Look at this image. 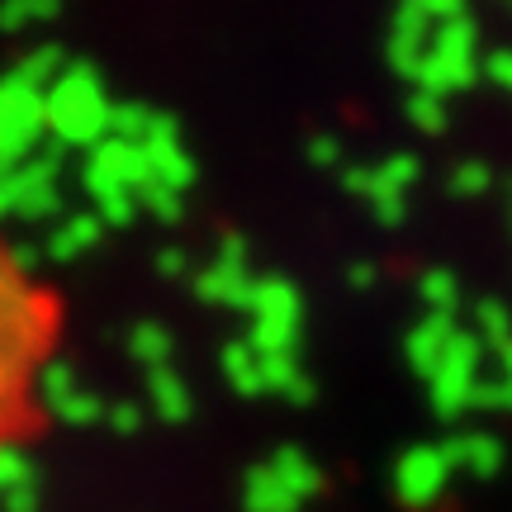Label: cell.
<instances>
[{
	"mask_svg": "<svg viewBox=\"0 0 512 512\" xmlns=\"http://www.w3.org/2000/svg\"><path fill=\"white\" fill-rule=\"evenodd\" d=\"M57 299L34 275V252L0 238V451L19 446L43 418L38 375L53 361Z\"/></svg>",
	"mask_w": 512,
	"mask_h": 512,
	"instance_id": "6da1fadb",
	"label": "cell"
},
{
	"mask_svg": "<svg viewBox=\"0 0 512 512\" xmlns=\"http://www.w3.org/2000/svg\"><path fill=\"white\" fill-rule=\"evenodd\" d=\"M43 100H48V143L91 152L110 138L114 100L91 62H67V72L57 76Z\"/></svg>",
	"mask_w": 512,
	"mask_h": 512,
	"instance_id": "7a4b0ae2",
	"label": "cell"
},
{
	"mask_svg": "<svg viewBox=\"0 0 512 512\" xmlns=\"http://www.w3.org/2000/svg\"><path fill=\"white\" fill-rule=\"evenodd\" d=\"M475 76H484V57H479V24L470 15L441 24L437 34L427 38V53H422L418 81L413 91L427 95H460L475 86Z\"/></svg>",
	"mask_w": 512,
	"mask_h": 512,
	"instance_id": "3957f363",
	"label": "cell"
},
{
	"mask_svg": "<svg viewBox=\"0 0 512 512\" xmlns=\"http://www.w3.org/2000/svg\"><path fill=\"white\" fill-rule=\"evenodd\" d=\"M304 337V294L285 275H256L247 309V342L256 356H294Z\"/></svg>",
	"mask_w": 512,
	"mask_h": 512,
	"instance_id": "277c9868",
	"label": "cell"
},
{
	"mask_svg": "<svg viewBox=\"0 0 512 512\" xmlns=\"http://www.w3.org/2000/svg\"><path fill=\"white\" fill-rule=\"evenodd\" d=\"M323 489V470L313 465L299 446H280L266 465L247 475V512H299L313 494Z\"/></svg>",
	"mask_w": 512,
	"mask_h": 512,
	"instance_id": "5b68a950",
	"label": "cell"
},
{
	"mask_svg": "<svg viewBox=\"0 0 512 512\" xmlns=\"http://www.w3.org/2000/svg\"><path fill=\"white\" fill-rule=\"evenodd\" d=\"M484 380V342L475 337V328H460L451 337L446 356L437 361V370L427 375V403L437 418H460L475 408V389Z\"/></svg>",
	"mask_w": 512,
	"mask_h": 512,
	"instance_id": "8992f818",
	"label": "cell"
},
{
	"mask_svg": "<svg viewBox=\"0 0 512 512\" xmlns=\"http://www.w3.org/2000/svg\"><path fill=\"white\" fill-rule=\"evenodd\" d=\"M43 138H48V100L5 72L0 76V171H15L24 157H34Z\"/></svg>",
	"mask_w": 512,
	"mask_h": 512,
	"instance_id": "52a82bcc",
	"label": "cell"
},
{
	"mask_svg": "<svg viewBox=\"0 0 512 512\" xmlns=\"http://www.w3.org/2000/svg\"><path fill=\"white\" fill-rule=\"evenodd\" d=\"M195 294L204 304H219V309H252V294H256V275L247 266V238L242 233H223L219 256L195 271Z\"/></svg>",
	"mask_w": 512,
	"mask_h": 512,
	"instance_id": "ba28073f",
	"label": "cell"
},
{
	"mask_svg": "<svg viewBox=\"0 0 512 512\" xmlns=\"http://www.w3.org/2000/svg\"><path fill=\"white\" fill-rule=\"evenodd\" d=\"M418 181H422V162L413 152H389L384 162H370L366 190H361L370 219L380 223V228H399L408 219V190Z\"/></svg>",
	"mask_w": 512,
	"mask_h": 512,
	"instance_id": "9c48e42d",
	"label": "cell"
},
{
	"mask_svg": "<svg viewBox=\"0 0 512 512\" xmlns=\"http://www.w3.org/2000/svg\"><path fill=\"white\" fill-rule=\"evenodd\" d=\"M451 475H456V465L446 456V446H432V441L408 446L394 460V498H399L403 508H432L446 494Z\"/></svg>",
	"mask_w": 512,
	"mask_h": 512,
	"instance_id": "30bf717a",
	"label": "cell"
},
{
	"mask_svg": "<svg viewBox=\"0 0 512 512\" xmlns=\"http://www.w3.org/2000/svg\"><path fill=\"white\" fill-rule=\"evenodd\" d=\"M38 403H43V413L72 422V427L105 418V403H100L91 389L81 384L76 366H72V361H62V356H53V361L43 366V375H38Z\"/></svg>",
	"mask_w": 512,
	"mask_h": 512,
	"instance_id": "8fae6325",
	"label": "cell"
},
{
	"mask_svg": "<svg viewBox=\"0 0 512 512\" xmlns=\"http://www.w3.org/2000/svg\"><path fill=\"white\" fill-rule=\"evenodd\" d=\"M143 152H147V166H152V181L171 185L176 195H185V190L195 185V176H200V171H195V157H190L181 143V124L162 110H157L152 133L143 138Z\"/></svg>",
	"mask_w": 512,
	"mask_h": 512,
	"instance_id": "7c38bea8",
	"label": "cell"
},
{
	"mask_svg": "<svg viewBox=\"0 0 512 512\" xmlns=\"http://www.w3.org/2000/svg\"><path fill=\"white\" fill-rule=\"evenodd\" d=\"M86 171L105 176V181L128 185L133 195H138V190H143V185L152 181L147 152H143L138 143H124V138H105L100 147H91V152H86Z\"/></svg>",
	"mask_w": 512,
	"mask_h": 512,
	"instance_id": "4fadbf2b",
	"label": "cell"
},
{
	"mask_svg": "<svg viewBox=\"0 0 512 512\" xmlns=\"http://www.w3.org/2000/svg\"><path fill=\"white\" fill-rule=\"evenodd\" d=\"M456 332H460L456 318H441V313H427L422 323H413L408 337H403V361H408V370L427 380V375L437 370V361L446 356V347H451Z\"/></svg>",
	"mask_w": 512,
	"mask_h": 512,
	"instance_id": "5bb4252c",
	"label": "cell"
},
{
	"mask_svg": "<svg viewBox=\"0 0 512 512\" xmlns=\"http://www.w3.org/2000/svg\"><path fill=\"white\" fill-rule=\"evenodd\" d=\"M446 456L456 465V475L489 479L503 470V441L489 437V432H456V437L446 441Z\"/></svg>",
	"mask_w": 512,
	"mask_h": 512,
	"instance_id": "9a60e30c",
	"label": "cell"
},
{
	"mask_svg": "<svg viewBox=\"0 0 512 512\" xmlns=\"http://www.w3.org/2000/svg\"><path fill=\"white\" fill-rule=\"evenodd\" d=\"M81 185H86V195L95 204V219L105 223V228H128V223L138 219V195L119 181H105V176H95L81 166Z\"/></svg>",
	"mask_w": 512,
	"mask_h": 512,
	"instance_id": "2e32d148",
	"label": "cell"
},
{
	"mask_svg": "<svg viewBox=\"0 0 512 512\" xmlns=\"http://www.w3.org/2000/svg\"><path fill=\"white\" fill-rule=\"evenodd\" d=\"M100 238H105V223L95 219V209H81V214L57 219L53 238H48V256H53V261H76V256L95 252Z\"/></svg>",
	"mask_w": 512,
	"mask_h": 512,
	"instance_id": "e0dca14e",
	"label": "cell"
},
{
	"mask_svg": "<svg viewBox=\"0 0 512 512\" xmlns=\"http://www.w3.org/2000/svg\"><path fill=\"white\" fill-rule=\"evenodd\" d=\"M128 356L138 361V366H147V375L152 370L171 366V356H176V337H171V328L166 323H157V318H143V323H133L124 337Z\"/></svg>",
	"mask_w": 512,
	"mask_h": 512,
	"instance_id": "ac0fdd59",
	"label": "cell"
},
{
	"mask_svg": "<svg viewBox=\"0 0 512 512\" xmlns=\"http://www.w3.org/2000/svg\"><path fill=\"white\" fill-rule=\"evenodd\" d=\"M219 366H223V380L233 384V394H242V399L266 394V380H261V356L252 351L247 337H233V342L219 351Z\"/></svg>",
	"mask_w": 512,
	"mask_h": 512,
	"instance_id": "d6986e66",
	"label": "cell"
},
{
	"mask_svg": "<svg viewBox=\"0 0 512 512\" xmlns=\"http://www.w3.org/2000/svg\"><path fill=\"white\" fill-rule=\"evenodd\" d=\"M261 380H266V394H280L290 403L313 399V380L309 370L299 366V356H261Z\"/></svg>",
	"mask_w": 512,
	"mask_h": 512,
	"instance_id": "ffe728a7",
	"label": "cell"
},
{
	"mask_svg": "<svg viewBox=\"0 0 512 512\" xmlns=\"http://www.w3.org/2000/svg\"><path fill=\"white\" fill-rule=\"evenodd\" d=\"M147 399L157 408V418H166V422L190 418V384L181 380L176 366H162V370L147 375Z\"/></svg>",
	"mask_w": 512,
	"mask_h": 512,
	"instance_id": "44dd1931",
	"label": "cell"
},
{
	"mask_svg": "<svg viewBox=\"0 0 512 512\" xmlns=\"http://www.w3.org/2000/svg\"><path fill=\"white\" fill-rule=\"evenodd\" d=\"M62 72H67V53H62V48H34L29 57H19L10 76H15V81H24L29 91L48 95V91H53V81Z\"/></svg>",
	"mask_w": 512,
	"mask_h": 512,
	"instance_id": "7402d4cb",
	"label": "cell"
},
{
	"mask_svg": "<svg viewBox=\"0 0 512 512\" xmlns=\"http://www.w3.org/2000/svg\"><path fill=\"white\" fill-rule=\"evenodd\" d=\"M418 299L427 304V313L456 318V309H460V280H456V271H446V266L422 271L418 275Z\"/></svg>",
	"mask_w": 512,
	"mask_h": 512,
	"instance_id": "603a6c76",
	"label": "cell"
},
{
	"mask_svg": "<svg viewBox=\"0 0 512 512\" xmlns=\"http://www.w3.org/2000/svg\"><path fill=\"white\" fill-rule=\"evenodd\" d=\"M475 337L489 351H503L512 342V309L503 299H479L475 304Z\"/></svg>",
	"mask_w": 512,
	"mask_h": 512,
	"instance_id": "cb8c5ba5",
	"label": "cell"
},
{
	"mask_svg": "<svg viewBox=\"0 0 512 512\" xmlns=\"http://www.w3.org/2000/svg\"><path fill=\"white\" fill-rule=\"evenodd\" d=\"M152 124H157V110H152V105H143V100H119L110 114V138H124V143L143 147Z\"/></svg>",
	"mask_w": 512,
	"mask_h": 512,
	"instance_id": "d4e9b609",
	"label": "cell"
},
{
	"mask_svg": "<svg viewBox=\"0 0 512 512\" xmlns=\"http://www.w3.org/2000/svg\"><path fill=\"white\" fill-rule=\"evenodd\" d=\"M403 119L418 128V133H427V138L446 133V124H451V114H446V100H441V95H427V91H413L408 100H403Z\"/></svg>",
	"mask_w": 512,
	"mask_h": 512,
	"instance_id": "484cf974",
	"label": "cell"
},
{
	"mask_svg": "<svg viewBox=\"0 0 512 512\" xmlns=\"http://www.w3.org/2000/svg\"><path fill=\"white\" fill-rule=\"evenodd\" d=\"M62 0H0V29L15 34V29H34V24H48L57 19Z\"/></svg>",
	"mask_w": 512,
	"mask_h": 512,
	"instance_id": "4316f807",
	"label": "cell"
},
{
	"mask_svg": "<svg viewBox=\"0 0 512 512\" xmlns=\"http://www.w3.org/2000/svg\"><path fill=\"white\" fill-rule=\"evenodd\" d=\"M494 185V166L489 162H456L446 171V195L451 200H475Z\"/></svg>",
	"mask_w": 512,
	"mask_h": 512,
	"instance_id": "83f0119b",
	"label": "cell"
},
{
	"mask_svg": "<svg viewBox=\"0 0 512 512\" xmlns=\"http://www.w3.org/2000/svg\"><path fill=\"white\" fill-rule=\"evenodd\" d=\"M15 214L19 219H29V223L57 219V214H62V185H19V209Z\"/></svg>",
	"mask_w": 512,
	"mask_h": 512,
	"instance_id": "f1b7e54d",
	"label": "cell"
},
{
	"mask_svg": "<svg viewBox=\"0 0 512 512\" xmlns=\"http://www.w3.org/2000/svg\"><path fill=\"white\" fill-rule=\"evenodd\" d=\"M138 209H147L152 219H162V223H176L185 214L181 195H176L171 185H157V181H147L143 190H138Z\"/></svg>",
	"mask_w": 512,
	"mask_h": 512,
	"instance_id": "f546056e",
	"label": "cell"
},
{
	"mask_svg": "<svg viewBox=\"0 0 512 512\" xmlns=\"http://www.w3.org/2000/svg\"><path fill=\"white\" fill-rule=\"evenodd\" d=\"M309 166L313 171H337L342 176V166H347V147L337 133H313L309 138Z\"/></svg>",
	"mask_w": 512,
	"mask_h": 512,
	"instance_id": "4dcf8cb0",
	"label": "cell"
},
{
	"mask_svg": "<svg viewBox=\"0 0 512 512\" xmlns=\"http://www.w3.org/2000/svg\"><path fill=\"white\" fill-rule=\"evenodd\" d=\"M399 5H408L413 15H422L432 29H441V24H451V19L470 15V0H399Z\"/></svg>",
	"mask_w": 512,
	"mask_h": 512,
	"instance_id": "1f68e13d",
	"label": "cell"
},
{
	"mask_svg": "<svg viewBox=\"0 0 512 512\" xmlns=\"http://www.w3.org/2000/svg\"><path fill=\"white\" fill-rule=\"evenodd\" d=\"M484 76L494 81L498 91H512V48H498V53L484 57Z\"/></svg>",
	"mask_w": 512,
	"mask_h": 512,
	"instance_id": "d6a6232c",
	"label": "cell"
},
{
	"mask_svg": "<svg viewBox=\"0 0 512 512\" xmlns=\"http://www.w3.org/2000/svg\"><path fill=\"white\" fill-rule=\"evenodd\" d=\"M157 271H162L166 280L190 275V256H185V247H162V252H157Z\"/></svg>",
	"mask_w": 512,
	"mask_h": 512,
	"instance_id": "836d02e7",
	"label": "cell"
},
{
	"mask_svg": "<svg viewBox=\"0 0 512 512\" xmlns=\"http://www.w3.org/2000/svg\"><path fill=\"white\" fill-rule=\"evenodd\" d=\"M380 280V266L375 261H356V266H347V285L351 290H370Z\"/></svg>",
	"mask_w": 512,
	"mask_h": 512,
	"instance_id": "e575fe53",
	"label": "cell"
},
{
	"mask_svg": "<svg viewBox=\"0 0 512 512\" xmlns=\"http://www.w3.org/2000/svg\"><path fill=\"white\" fill-rule=\"evenodd\" d=\"M19 209V185H15V171H0V219H10Z\"/></svg>",
	"mask_w": 512,
	"mask_h": 512,
	"instance_id": "d590c367",
	"label": "cell"
},
{
	"mask_svg": "<svg viewBox=\"0 0 512 512\" xmlns=\"http://www.w3.org/2000/svg\"><path fill=\"white\" fill-rule=\"evenodd\" d=\"M110 422H114V432H138V408H133V403H114L110 408Z\"/></svg>",
	"mask_w": 512,
	"mask_h": 512,
	"instance_id": "8d00e7d4",
	"label": "cell"
},
{
	"mask_svg": "<svg viewBox=\"0 0 512 512\" xmlns=\"http://www.w3.org/2000/svg\"><path fill=\"white\" fill-rule=\"evenodd\" d=\"M498 361H494V375H503V380H512V342L503 351H494Z\"/></svg>",
	"mask_w": 512,
	"mask_h": 512,
	"instance_id": "74e56055",
	"label": "cell"
}]
</instances>
